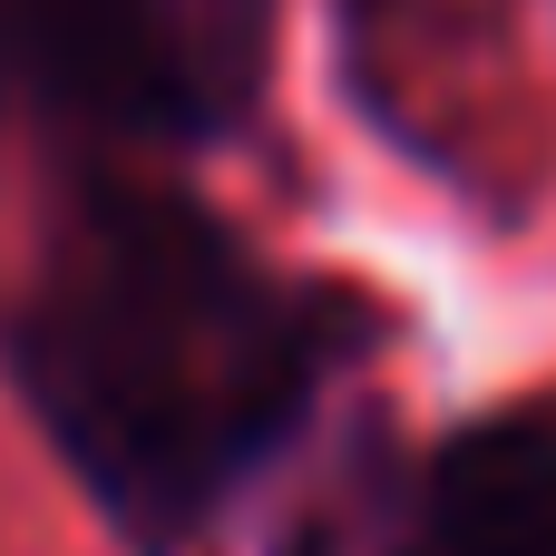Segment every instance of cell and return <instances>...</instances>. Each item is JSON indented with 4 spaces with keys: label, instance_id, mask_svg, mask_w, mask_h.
I'll return each mask as SVG.
<instances>
[{
    "label": "cell",
    "instance_id": "7a4b0ae2",
    "mask_svg": "<svg viewBox=\"0 0 556 556\" xmlns=\"http://www.w3.org/2000/svg\"><path fill=\"white\" fill-rule=\"evenodd\" d=\"M283 0H0V117L78 166L195 156L254 127Z\"/></svg>",
    "mask_w": 556,
    "mask_h": 556
},
{
    "label": "cell",
    "instance_id": "6da1fadb",
    "mask_svg": "<svg viewBox=\"0 0 556 556\" xmlns=\"http://www.w3.org/2000/svg\"><path fill=\"white\" fill-rule=\"evenodd\" d=\"M371 332V293L293 274L205 195L78 166L0 293V381L117 547L195 556Z\"/></svg>",
    "mask_w": 556,
    "mask_h": 556
},
{
    "label": "cell",
    "instance_id": "3957f363",
    "mask_svg": "<svg viewBox=\"0 0 556 556\" xmlns=\"http://www.w3.org/2000/svg\"><path fill=\"white\" fill-rule=\"evenodd\" d=\"M283 556H556V391L440 430L371 508H323Z\"/></svg>",
    "mask_w": 556,
    "mask_h": 556
}]
</instances>
